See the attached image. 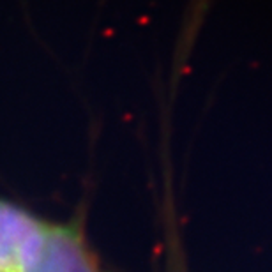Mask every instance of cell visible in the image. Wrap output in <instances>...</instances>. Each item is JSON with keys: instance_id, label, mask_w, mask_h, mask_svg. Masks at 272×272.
I'll use <instances>...</instances> for the list:
<instances>
[{"instance_id": "cell-1", "label": "cell", "mask_w": 272, "mask_h": 272, "mask_svg": "<svg viewBox=\"0 0 272 272\" xmlns=\"http://www.w3.org/2000/svg\"><path fill=\"white\" fill-rule=\"evenodd\" d=\"M23 272H103L80 226L46 223Z\"/></svg>"}, {"instance_id": "cell-2", "label": "cell", "mask_w": 272, "mask_h": 272, "mask_svg": "<svg viewBox=\"0 0 272 272\" xmlns=\"http://www.w3.org/2000/svg\"><path fill=\"white\" fill-rule=\"evenodd\" d=\"M46 221L0 198V272H23Z\"/></svg>"}]
</instances>
